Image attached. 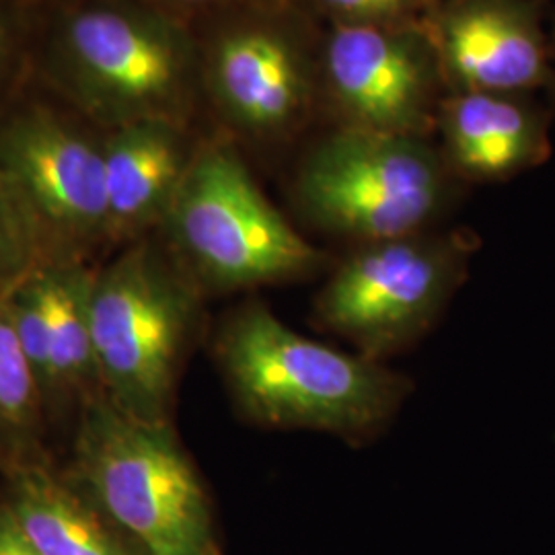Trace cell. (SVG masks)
<instances>
[{"mask_svg": "<svg viewBox=\"0 0 555 555\" xmlns=\"http://www.w3.org/2000/svg\"><path fill=\"white\" fill-rule=\"evenodd\" d=\"M336 25H405L414 23L428 0H315Z\"/></svg>", "mask_w": 555, "mask_h": 555, "instance_id": "19", "label": "cell"}, {"mask_svg": "<svg viewBox=\"0 0 555 555\" xmlns=\"http://www.w3.org/2000/svg\"><path fill=\"white\" fill-rule=\"evenodd\" d=\"M0 178L40 231L48 259L109 237L103 140L43 105L0 116Z\"/></svg>", "mask_w": 555, "mask_h": 555, "instance_id": "8", "label": "cell"}, {"mask_svg": "<svg viewBox=\"0 0 555 555\" xmlns=\"http://www.w3.org/2000/svg\"><path fill=\"white\" fill-rule=\"evenodd\" d=\"M4 302L21 348L46 393L50 380V284L46 261L21 278L4 295Z\"/></svg>", "mask_w": 555, "mask_h": 555, "instance_id": "17", "label": "cell"}, {"mask_svg": "<svg viewBox=\"0 0 555 555\" xmlns=\"http://www.w3.org/2000/svg\"><path fill=\"white\" fill-rule=\"evenodd\" d=\"M422 137L348 128L321 140L297 179L321 229L373 243L422 233L447 196V171Z\"/></svg>", "mask_w": 555, "mask_h": 555, "instance_id": "6", "label": "cell"}, {"mask_svg": "<svg viewBox=\"0 0 555 555\" xmlns=\"http://www.w3.org/2000/svg\"><path fill=\"white\" fill-rule=\"evenodd\" d=\"M160 224L181 259L215 288L295 280L323 263L261 194L237 151L220 142L196 149Z\"/></svg>", "mask_w": 555, "mask_h": 555, "instance_id": "4", "label": "cell"}, {"mask_svg": "<svg viewBox=\"0 0 555 555\" xmlns=\"http://www.w3.org/2000/svg\"><path fill=\"white\" fill-rule=\"evenodd\" d=\"M46 268L50 284V391L98 378L91 332L95 274L77 258L48 259Z\"/></svg>", "mask_w": 555, "mask_h": 555, "instance_id": "15", "label": "cell"}, {"mask_svg": "<svg viewBox=\"0 0 555 555\" xmlns=\"http://www.w3.org/2000/svg\"><path fill=\"white\" fill-rule=\"evenodd\" d=\"M77 469L101 511L146 554L215 555L208 498L169 422L93 399L80 417Z\"/></svg>", "mask_w": 555, "mask_h": 555, "instance_id": "3", "label": "cell"}, {"mask_svg": "<svg viewBox=\"0 0 555 555\" xmlns=\"http://www.w3.org/2000/svg\"><path fill=\"white\" fill-rule=\"evenodd\" d=\"M467 247L456 238L362 243L339 263L318 298V318L360 357L396 352L430 327L463 276Z\"/></svg>", "mask_w": 555, "mask_h": 555, "instance_id": "7", "label": "cell"}, {"mask_svg": "<svg viewBox=\"0 0 555 555\" xmlns=\"http://www.w3.org/2000/svg\"><path fill=\"white\" fill-rule=\"evenodd\" d=\"M202 80L222 116L251 137L288 130L311 98L305 43L280 21H233L199 56Z\"/></svg>", "mask_w": 555, "mask_h": 555, "instance_id": "10", "label": "cell"}, {"mask_svg": "<svg viewBox=\"0 0 555 555\" xmlns=\"http://www.w3.org/2000/svg\"><path fill=\"white\" fill-rule=\"evenodd\" d=\"M219 348L238 401L270 426L366 435L396 414L408 391L377 360L298 336L261 305L231 319Z\"/></svg>", "mask_w": 555, "mask_h": 555, "instance_id": "2", "label": "cell"}, {"mask_svg": "<svg viewBox=\"0 0 555 555\" xmlns=\"http://www.w3.org/2000/svg\"><path fill=\"white\" fill-rule=\"evenodd\" d=\"M437 121L444 159L465 178L508 179L550 157L545 116L520 95L455 93Z\"/></svg>", "mask_w": 555, "mask_h": 555, "instance_id": "13", "label": "cell"}, {"mask_svg": "<svg viewBox=\"0 0 555 555\" xmlns=\"http://www.w3.org/2000/svg\"><path fill=\"white\" fill-rule=\"evenodd\" d=\"M323 79L348 128L422 137L442 82L426 29L336 25L323 48Z\"/></svg>", "mask_w": 555, "mask_h": 555, "instance_id": "9", "label": "cell"}, {"mask_svg": "<svg viewBox=\"0 0 555 555\" xmlns=\"http://www.w3.org/2000/svg\"><path fill=\"white\" fill-rule=\"evenodd\" d=\"M151 4L159 7L165 13L178 17L181 11H202V9H219V7H231L243 0H149Z\"/></svg>", "mask_w": 555, "mask_h": 555, "instance_id": "22", "label": "cell"}, {"mask_svg": "<svg viewBox=\"0 0 555 555\" xmlns=\"http://www.w3.org/2000/svg\"><path fill=\"white\" fill-rule=\"evenodd\" d=\"M196 151L183 124L140 119L103 139L109 237H130L160 224Z\"/></svg>", "mask_w": 555, "mask_h": 555, "instance_id": "12", "label": "cell"}, {"mask_svg": "<svg viewBox=\"0 0 555 555\" xmlns=\"http://www.w3.org/2000/svg\"><path fill=\"white\" fill-rule=\"evenodd\" d=\"M43 261L48 254L36 222L0 178V297Z\"/></svg>", "mask_w": 555, "mask_h": 555, "instance_id": "18", "label": "cell"}, {"mask_svg": "<svg viewBox=\"0 0 555 555\" xmlns=\"http://www.w3.org/2000/svg\"><path fill=\"white\" fill-rule=\"evenodd\" d=\"M38 377L21 348L4 297H0V438L27 433L40 412Z\"/></svg>", "mask_w": 555, "mask_h": 555, "instance_id": "16", "label": "cell"}, {"mask_svg": "<svg viewBox=\"0 0 555 555\" xmlns=\"http://www.w3.org/2000/svg\"><path fill=\"white\" fill-rule=\"evenodd\" d=\"M196 321V295L151 243L95 274L91 332L105 397L146 422H169L179 364Z\"/></svg>", "mask_w": 555, "mask_h": 555, "instance_id": "5", "label": "cell"}, {"mask_svg": "<svg viewBox=\"0 0 555 555\" xmlns=\"http://www.w3.org/2000/svg\"><path fill=\"white\" fill-rule=\"evenodd\" d=\"M426 34L455 93L522 95L550 80V48L527 0H451Z\"/></svg>", "mask_w": 555, "mask_h": 555, "instance_id": "11", "label": "cell"}, {"mask_svg": "<svg viewBox=\"0 0 555 555\" xmlns=\"http://www.w3.org/2000/svg\"><path fill=\"white\" fill-rule=\"evenodd\" d=\"M17 38H20V27H17L15 13L11 9L0 7V93L13 68Z\"/></svg>", "mask_w": 555, "mask_h": 555, "instance_id": "21", "label": "cell"}, {"mask_svg": "<svg viewBox=\"0 0 555 555\" xmlns=\"http://www.w3.org/2000/svg\"><path fill=\"white\" fill-rule=\"evenodd\" d=\"M9 508L41 555H137L89 502L41 467L13 472Z\"/></svg>", "mask_w": 555, "mask_h": 555, "instance_id": "14", "label": "cell"}, {"mask_svg": "<svg viewBox=\"0 0 555 555\" xmlns=\"http://www.w3.org/2000/svg\"><path fill=\"white\" fill-rule=\"evenodd\" d=\"M0 555H41L29 537L23 533L9 506L0 508Z\"/></svg>", "mask_w": 555, "mask_h": 555, "instance_id": "20", "label": "cell"}, {"mask_svg": "<svg viewBox=\"0 0 555 555\" xmlns=\"http://www.w3.org/2000/svg\"><path fill=\"white\" fill-rule=\"evenodd\" d=\"M46 70L85 116L107 130L140 119L181 121L202 79L181 21L151 2L91 0L56 21Z\"/></svg>", "mask_w": 555, "mask_h": 555, "instance_id": "1", "label": "cell"}]
</instances>
